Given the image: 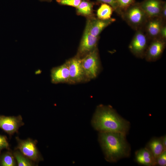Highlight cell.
Instances as JSON below:
<instances>
[{"label":"cell","mask_w":166,"mask_h":166,"mask_svg":"<svg viewBox=\"0 0 166 166\" xmlns=\"http://www.w3.org/2000/svg\"><path fill=\"white\" fill-rule=\"evenodd\" d=\"M24 125L21 116H5L0 115V128L10 135L18 132Z\"/></svg>","instance_id":"cell-10"},{"label":"cell","mask_w":166,"mask_h":166,"mask_svg":"<svg viewBox=\"0 0 166 166\" xmlns=\"http://www.w3.org/2000/svg\"><path fill=\"white\" fill-rule=\"evenodd\" d=\"M160 17L165 22L166 19V3L164 1V2L162 7Z\"/></svg>","instance_id":"cell-26"},{"label":"cell","mask_w":166,"mask_h":166,"mask_svg":"<svg viewBox=\"0 0 166 166\" xmlns=\"http://www.w3.org/2000/svg\"><path fill=\"white\" fill-rule=\"evenodd\" d=\"M164 2L162 0H144L139 3L149 19L160 17Z\"/></svg>","instance_id":"cell-13"},{"label":"cell","mask_w":166,"mask_h":166,"mask_svg":"<svg viewBox=\"0 0 166 166\" xmlns=\"http://www.w3.org/2000/svg\"><path fill=\"white\" fill-rule=\"evenodd\" d=\"M91 123L93 128L99 132H117L126 135L130 128V122L110 105H98Z\"/></svg>","instance_id":"cell-1"},{"label":"cell","mask_w":166,"mask_h":166,"mask_svg":"<svg viewBox=\"0 0 166 166\" xmlns=\"http://www.w3.org/2000/svg\"><path fill=\"white\" fill-rule=\"evenodd\" d=\"M126 135L117 132H99L98 141L107 161L116 162L129 157L131 147L127 140Z\"/></svg>","instance_id":"cell-2"},{"label":"cell","mask_w":166,"mask_h":166,"mask_svg":"<svg viewBox=\"0 0 166 166\" xmlns=\"http://www.w3.org/2000/svg\"><path fill=\"white\" fill-rule=\"evenodd\" d=\"M13 153L8 152L2 155L0 160V165L2 166H15L17 165Z\"/></svg>","instance_id":"cell-20"},{"label":"cell","mask_w":166,"mask_h":166,"mask_svg":"<svg viewBox=\"0 0 166 166\" xmlns=\"http://www.w3.org/2000/svg\"><path fill=\"white\" fill-rule=\"evenodd\" d=\"M118 14L121 13L135 3V0H117Z\"/></svg>","instance_id":"cell-21"},{"label":"cell","mask_w":166,"mask_h":166,"mask_svg":"<svg viewBox=\"0 0 166 166\" xmlns=\"http://www.w3.org/2000/svg\"><path fill=\"white\" fill-rule=\"evenodd\" d=\"M113 11V9L110 5L102 3L97 11V18L104 20L110 19Z\"/></svg>","instance_id":"cell-18"},{"label":"cell","mask_w":166,"mask_h":166,"mask_svg":"<svg viewBox=\"0 0 166 166\" xmlns=\"http://www.w3.org/2000/svg\"><path fill=\"white\" fill-rule=\"evenodd\" d=\"M97 1L102 3H105L109 5L112 7L114 10L118 14V10L117 0H97Z\"/></svg>","instance_id":"cell-24"},{"label":"cell","mask_w":166,"mask_h":166,"mask_svg":"<svg viewBox=\"0 0 166 166\" xmlns=\"http://www.w3.org/2000/svg\"><path fill=\"white\" fill-rule=\"evenodd\" d=\"M66 62L69 71V84H74L87 81L82 66L81 58L75 56Z\"/></svg>","instance_id":"cell-7"},{"label":"cell","mask_w":166,"mask_h":166,"mask_svg":"<svg viewBox=\"0 0 166 166\" xmlns=\"http://www.w3.org/2000/svg\"><path fill=\"white\" fill-rule=\"evenodd\" d=\"M165 23L160 17L148 19L143 29L150 40L159 38L161 29Z\"/></svg>","instance_id":"cell-12"},{"label":"cell","mask_w":166,"mask_h":166,"mask_svg":"<svg viewBox=\"0 0 166 166\" xmlns=\"http://www.w3.org/2000/svg\"><path fill=\"white\" fill-rule=\"evenodd\" d=\"M9 144L6 137L0 135V151L8 148Z\"/></svg>","instance_id":"cell-25"},{"label":"cell","mask_w":166,"mask_h":166,"mask_svg":"<svg viewBox=\"0 0 166 166\" xmlns=\"http://www.w3.org/2000/svg\"><path fill=\"white\" fill-rule=\"evenodd\" d=\"M99 39V37L92 35L85 28L75 56L81 58L97 48Z\"/></svg>","instance_id":"cell-8"},{"label":"cell","mask_w":166,"mask_h":166,"mask_svg":"<svg viewBox=\"0 0 166 166\" xmlns=\"http://www.w3.org/2000/svg\"><path fill=\"white\" fill-rule=\"evenodd\" d=\"M16 138L17 142L16 149L33 162H38L43 160L37 148L36 140L30 138L22 140L18 137Z\"/></svg>","instance_id":"cell-6"},{"label":"cell","mask_w":166,"mask_h":166,"mask_svg":"<svg viewBox=\"0 0 166 166\" xmlns=\"http://www.w3.org/2000/svg\"><path fill=\"white\" fill-rule=\"evenodd\" d=\"M115 21L116 19L114 18L104 20L94 17L87 19L85 28L92 35L99 37L100 34L106 27Z\"/></svg>","instance_id":"cell-11"},{"label":"cell","mask_w":166,"mask_h":166,"mask_svg":"<svg viewBox=\"0 0 166 166\" xmlns=\"http://www.w3.org/2000/svg\"><path fill=\"white\" fill-rule=\"evenodd\" d=\"M51 81L52 83H68L69 82V67L67 62L53 67L51 70Z\"/></svg>","instance_id":"cell-14"},{"label":"cell","mask_w":166,"mask_h":166,"mask_svg":"<svg viewBox=\"0 0 166 166\" xmlns=\"http://www.w3.org/2000/svg\"><path fill=\"white\" fill-rule=\"evenodd\" d=\"M146 148L152 153L156 159L164 151L166 150L164 146L161 137H153L147 143Z\"/></svg>","instance_id":"cell-17"},{"label":"cell","mask_w":166,"mask_h":166,"mask_svg":"<svg viewBox=\"0 0 166 166\" xmlns=\"http://www.w3.org/2000/svg\"><path fill=\"white\" fill-rule=\"evenodd\" d=\"M135 160L136 162L140 165L146 166L156 165L155 159L146 147L138 150L135 152Z\"/></svg>","instance_id":"cell-15"},{"label":"cell","mask_w":166,"mask_h":166,"mask_svg":"<svg viewBox=\"0 0 166 166\" xmlns=\"http://www.w3.org/2000/svg\"><path fill=\"white\" fill-rule=\"evenodd\" d=\"M149 40L146 35L143 28L136 31L129 45L131 53L138 58H144Z\"/></svg>","instance_id":"cell-5"},{"label":"cell","mask_w":166,"mask_h":166,"mask_svg":"<svg viewBox=\"0 0 166 166\" xmlns=\"http://www.w3.org/2000/svg\"><path fill=\"white\" fill-rule=\"evenodd\" d=\"M57 2L61 5L77 7L82 0H56Z\"/></svg>","instance_id":"cell-22"},{"label":"cell","mask_w":166,"mask_h":166,"mask_svg":"<svg viewBox=\"0 0 166 166\" xmlns=\"http://www.w3.org/2000/svg\"><path fill=\"white\" fill-rule=\"evenodd\" d=\"M159 38L166 40V25L165 24L163 25L161 29Z\"/></svg>","instance_id":"cell-27"},{"label":"cell","mask_w":166,"mask_h":166,"mask_svg":"<svg viewBox=\"0 0 166 166\" xmlns=\"http://www.w3.org/2000/svg\"><path fill=\"white\" fill-rule=\"evenodd\" d=\"M162 143L164 148L166 149V135L161 137Z\"/></svg>","instance_id":"cell-28"},{"label":"cell","mask_w":166,"mask_h":166,"mask_svg":"<svg viewBox=\"0 0 166 166\" xmlns=\"http://www.w3.org/2000/svg\"><path fill=\"white\" fill-rule=\"evenodd\" d=\"M166 46V40L158 38L151 40L147 48L144 58L148 62L158 60L161 57Z\"/></svg>","instance_id":"cell-9"},{"label":"cell","mask_w":166,"mask_h":166,"mask_svg":"<svg viewBox=\"0 0 166 166\" xmlns=\"http://www.w3.org/2000/svg\"><path fill=\"white\" fill-rule=\"evenodd\" d=\"M41 1H45L48 2H50L52 1L53 0H39Z\"/></svg>","instance_id":"cell-29"},{"label":"cell","mask_w":166,"mask_h":166,"mask_svg":"<svg viewBox=\"0 0 166 166\" xmlns=\"http://www.w3.org/2000/svg\"><path fill=\"white\" fill-rule=\"evenodd\" d=\"M95 3L89 0H82L76 8V13L78 15L84 16L87 18L94 17L93 7Z\"/></svg>","instance_id":"cell-16"},{"label":"cell","mask_w":166,"mask_h":166,"mask_svg":"<svg viewBox=\"0 0 166 166\" xmlns=\"http://www.w3.org/2000/svg\"><path fill=\"white\" fill-rule=\"evenodd\" d=\"M13 155L18 166H34L33 161L23 155L18 150L16 149L13 153Z\"/></svg>","instance_id":"cell-19"},{"label":"cell","mask_w":166,"mask_h":166,"mask_svg":"<svg viewBox=\"0 0 166 166\" xmlns=\"http://www.w3.org/2000/svg\"><path fill=\"white\" fill-rule=\"evenodd\" d=\"M156 165L160 166L166 165V150L164 151L156 159Z\"/></svg>","instance_id":"cell-23"},{"label":"cell","mask_w":166,"mask_h":166,"mask_svg":"<svg viewBox=\"0 0 166 166\" xmlns=\"http://www.w3.org/2000/svg\"><path fill=\"white\" fill-rule=\"evenodd\" d=\"M81 59L82 66L87 81L96 78L101 69V63L98 48Z\"/></svg>","instance_id":"cell-4"},{"label":"cell","mask_w":166,"mask_h":166,"mask_svg":"<svg viewBox=\"0 0 166 166\" xmlns=\"http://www.w3.org/2000/svg\"><path fill=\"white\" fill-rule=\"evenodd\" d=\"M122 19L136 31L143 28L148 18L139 3H135L120 14Z\"/></svg>","instance_id":"cell-3"}]
</instances>
